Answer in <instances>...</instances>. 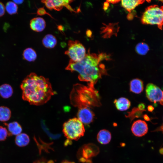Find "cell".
Here are the masks:
<instances>
[{"label":"cell","instance_id":"obj_26","mask_svg":"<svg viewBox=\"0 0 163 163\" xmlns=\"http://www.w3.org/2000/svg\"><path fill=\"white\" fill-rule=\"evenodd\" d=\"M8 135V132L7 129L5 127L0 126V141L5 140Z\"/></svg>","mask_w":163,"mask_h":163},{"label":"cell","instance_id":"obj_11","mask_svg":"<svg viewBox=\"0 0 163 163\" xmlns=\"http://www.w3.org/2000/svg\"><path fill=\"white\" fill-rule=\"evenodd\" d=\"M148 130V125L144 121L139 120L134 121L132 124L131 130L136 136L141 137L146 134Z\"/></svg>","mask_w":163,"mask_h":163},{"label":"cell","instance_id":"obj_15","mask_svg":"<svg viewBox=\"0 0 163 163\" xmlns=\"http://www.w3.org/2000/svg\"><path fill=\"white\" fill-rule=\"evenodd\" d=\"M98 142L101 144L106 145L108 143L111 139L110 133L105 129L100 130L98 133L97 137Z\"/></svg>","mask_w":163,"mask_h":163},{"label":"cell","instance_id":"obj_5","mask_svg":"<svg viewBox=\"0 0 163 163\" xmlns=\"http://www.w3.org/2000/svg\"><path fill=\"white\" fill-rule=\"evenodd\" d=\"M62 131L68 139L77 140L84 135L85 129L83 124L78 118H74L63 124Z\"/></svg>","mask_w":163,"mask_h":163},{"label":"cell","instance_id":"obj_20","mask_svg":"<svg viewBox=\"0 0 163 163\" xmlns=\"http://www.w3.org/2000/svg\"><path fill=\"white\" fill-rule=\"evenodd\" d=\"M13 89L11 86L7 84H4L0 86V95L2 98L7 99L12 96Z\"/></svg>","mask_w":163,"mask_h":163},{"label":"cell","instance_id":"obj_2","mask_svg":"<svg viewBox=\"0 0 163 163\" xmlns=\"http://www.w3.org/2000/svg\"><path fill=\"white\" fill-rule=\"evenodd\" d=\"M102 53L97 55L91 53L89 50L85 57L78 62L70 60L66 69L78 72V78L80 81L90 82L94 84L101 77L104 72V65H100L101 61L104 58Z\"/></svg>","mask_w":163,"mask_h":163},{"label":"cell","instance_id":"obj_29","mask_svg":"<svg viewBox=\"0 0 163 163\" xmlns=\"http://www.w3.org/2000/svg\"><path fill=\"white\" fill-rule=\"evenodd\" d=\"M138 108L140 110L142 111H145V104L141 103L138 106Z\"/></svg>","mask_w":163,"mask_h":163},{"label":"cell","instance_id":"obj_25","mask_svg":"<svg viewBox=\"0 0 163 163\" xmlns=\"http://www.w3.org/2000/svg\"><path fill=\"white\" fill-rule=\"evenodd\" d=\"M144 111L139 110L138 108H134L126 116L129 118L132 121L135 118H139L143 116L142 112Z\"/></svg>","mask_w":163,"mask_h":163},{"label":"cell","instance_id":"obj_30","mask_svg":"<svg viewBox=\"0 0 163 163\" xmlns=\"http://www.w3.org/2000/svg\"><path fill=\"white\" fill-rule=\"evenodd\" d=\"M34 163H53V162H47L44 159H40L34 161Z\"/></svg>","mask_w":163,"mask_h":163},{"label":"cell","instance_id":"obj_4","mask_svg":"<svg viewBox=\"0 0 163 163\" xmlns=\"http://www.w3.org/2000/svg\"><path fill=\"white\" fill-rule=\"evenodd\" d=\"M143 24L155 25L161 29L163 25V6L153 5L145 9L141 18Z\"/></svg>","mask_w":163,"mask_h":163},{"label":"cell","instance_id":"obj_37","mask_svg":"<svg viewBox=\"0 0 163 163\" xmlns=\"http://www.w3.org/2000/svg\"></svg>","mask_w":163,"mask_h":163},{"label":"cell","instance_id":"obj_21","mask_svg":"<svg viewBox=\"0 0 163 163\" xmlns=\"http://www.w3.org/2000/svg\"><path fill=\"white\" fill-rule=\"evenodd\" d=\"M22 56L24 59L30 62L34 61L37 56L35 50L30 47L27 48L24 50Z\"/></svg>","mask_w":163,"mask_h":163},{"label":"cell","instance_id":"obj_34","mask_svg":"<svg viewBox=\"0 0 163 163\" xmlns=\"http://www.w3.org/2000/svg\"><path fill=\"white\" fill-rule=\"evenodd\" d=\"M15 3L17 4H22L24 2L23 0H14L13 1Z\"/></svg>","mask_w":163,"mask_h":163},{"label":"cell","instance_id":"obj_12","mask_svg":"<svg viewBox=\"0 0 163 163\" xmlns=\"http://www.w3.org/2000/svg\"><path fill=\"white\" fill-rule=\"evenodd\" d=\"M30 26L33 30L37 32L43 31L46 26L44 20L41 17H36L31 19L30 21Z\"/></svg>","mask_w":163,"mask_h":163},{"label":"cell","instance_id":"obj_35","mask_svg":"<svg viewBox=\"0 0 163 163\" xmlns=\"http://www.w3.org/2000/svg\"><path fill=\"white\" fill-rule=\"evenodd\" d=\"M143 117L144 119L146 121H149L150 120V118L148 116L146 115L145 114L143 116Z\"/></svg>","mask_w":163,"mask_h":163},{"label":"cell","instance_id":"obj_23","mask_svg":"<svg viewBox=\"0 0 163 163\" xmlns=\"http://www.w3.org/2000/svg\"><path fill=\"white\" fill-rule=\"evenodd\" d=\"M5 7V10L10 15L15 14L17 13L18 6L13 1L7 2Z\"/></svg>","mask_w":163,"mask_h":163},{"label":"cell","instance_id":"obj_32","mask_svg":"<svg viewBox=\"0 0 163 163\" xmlns=\"http://www.w3.org/2000/svg\"><path fill=\"white\" fill-rule=\"evenodd\" d=\"M148 110L149 112H152L154 110V107L152 105H149L147 107Z\"/></svg>","mask_w":163,"mask_h":163},{"label":"cell","instance_id":"obj_36","mask_svg":"<svg viewBox=\"0 0 163 163\" xmlns=\"http://www.w3.org/2000/svg\"><path fill=\"white\" fill-rule=\"evenodd\" d=\"M61 163H75L74 162L70 161L67 160H64L62 161Z\"/></svg>","mask_w":163,"mask_h":163},{"label":"cell","instance_id":"obj_6","mask_svg":"<svg viewBox=\"0 0 163 163\" xmlns=\"http://www.w3.org/2000/svg\"><path fill=\"white\" fill-rule=\"evenodd\" d=\"M68 46V50L65 52V54L69 56L70 60L74 62H78L85 57L86 54V49L80 41L69 40Z\"/></svg>","mask_w":163,"mask_h":163},{"label":"cell","instance_id":"obj_7","mask_svg":"<svg viewBox=\"0 0 163 163\" xmlns=\"http://www.w3.org/2000/svg\"><path fill=\"white\" fill-rule=\"evenodd\" d=\"M145 93L150 101L155 104L158 102L163 105V91L158 86L153 83L148 84L146 86Z\"/></svg>","mask_w":163,"mask_h":163},{"label":"cell","instance_id":"obj_18","mask_svg":"<svg viewBox=\"0 0 163 163\" xmlns=\"http://www.w3.org/2000/svg\"><path fill=\"white\" fill-rule=\"evenodd\" d=\"M42 42L45 47L51 49L54 47L56 45L57 40L54 35L51 34H47L43 37Z\"/></svg>","mask_w":163,"mask_h":163},{"label":"cell","instance_id":"obj_17","mask_svg":"<svg viewBox=\"0 0 163 163\" xmlns=\"http://www.w3.org/2000/svg\"><path fill=\"white\" fill-rule=\"evenodd\" d=\"M144 0H122V6L129 12H130L139 5L142 4Z\"/></svg>","mask_w":163,"mask_h":163},{"label":"cell","instance_id":"obj_13","mask_svg":"<svg viewBox=\"0 0 163 163\" xmlns=\"http://www.w3.org/2000/svg\"><path fill=\"white\" fill-rule=\"evenodd\" d=\"M144 89L143 82L139 78H135L131 81L129 83L130 91L136 94L141 93Z\"/></svg>","mask_w":163,"mask_h":163},{"label":"cell","instance_id":"obj_10","mask_svg":"<svg viewBox=\"0 0 163 163\" xmlns=\"http://www.w3.org/2000/svg\"><path fill=\"white\" fill-rule=\"evenodd\" d=\"M94 115L89 107H83L79 108L77 113L78 118L83 123L89 124L94 119Z\"/></svg>","mask_w":163,"mask_h":163},{"label":"cell","instance_id":"obj_27","mask_svg":"<svg viewBox=\"0 0 163 163\" xmlns=\"http://www.w3.org/2000/svg\"><path fill=\"white\" fill-rule=\"evenodd\" d=\"M37 13L38 15L41 16L47 14L50 16L51 18H53L52 17L50 14L46 11L44 7H42L39 8L37 9Z\"/></svg>","mask_w":163,"mask_h":163},{"label":"cell","instance_id":"obj_24","mask_svg":"<svg viewBox=\"0 0 163 163\" xmlns=\"http://www.w3.org/2000/svg\"><path fill=\"white\" fill-rule=\"evenodd\" d=\"M136 50L138 54L144 55H145L149 50V47L147 44L140 43L136 46Z\"/></svg>","mask_w":163,"mask_h":163},{"label":"cell","instance_id":"obj_19","mask_svg":"<svg viewBox=\"0 0 163 163\" xmlns=\"http://www.w3.org/2000/svg\"><path fill=\"white\" fill-rule=\"evenodd\" d=\"M30 141L29 136L25 133H21L16 136L15 139L16 144L20 147L27 145L29 143Z\"/></svg>","mask_w":163,"mask_h":163},{"label":"cell","instance_id":"obj_33","mask_svg":"<svg viewBox=\"0 0 163 163\" xmlns=\"http://www.w3.org/2000/svg\"><path fill=\"white\" fill-rule=\"evenodd\" d=\"M120 1L119 0H107V2L108 3H110L112 4H115L118 2Z\"/></svg>","mask_w":163,"mask_h":163},{"label":"cell","instance_id":"obj_16","mask_svg":"<svg viewBox=\"0 0 163 163\" xmlns=\"http://www.w3.org/2000/svg\"><path fill=\"white\" fill-rule=\"evenodd\" d=\"M116 108L121 111H125L128 109L131 105L130 101L127 98L121 97L116 99L114 101Z\"/></svg>","mask_w":163,"mask_h":163},{"label":"cell","instance_id":"obj_28","mask_svg":"<svg viewBox=\"0 0 163 163\" xmlns=\"http://www.w3.org/2000/svg\"><path fill=\"white\" fill-rule=\"evenodd\" d=\"M5 7L4 4L0 2V17L2 16L5 12Z\"/></svg>","mask_w":163,"mask_h":163},{"label":"cell","instance_id":"obj_8","mask_svg":"<svg viewBox=\"0 0 163 163\" xmlns=\"http://www.w3.org/2000/svg\"><path fill=\"white\" fill-rule=\"evenodd\" d=\"M73 1V0H43L41 1L50 10L54 9L59 11L62 9L63 7H65L71 12H76L69 5V4Z\"/></svg>","mask_w":163,"mask_h":163},{"label":"cell","instance_id":"obj_31","mask_svg":"<svg viewBox=\"0 0 163 163\" xmlns=\"http://www.w3.org/2000/svg\"><path fill=\"white\" fill-rule=\"evenodd\" d=\"M161 131L163 133V124L156 129L154 131Z\"/></svg>","mask_w":163,"mask_h":163},{"label":"cell","instance_id":"obj_1","mask_svg":"<svg viewBox=\"0 0 163 163\" xmlns=\"http://www.w3.org/2000/svg\"><path fill=\"white\" fill-rule=\"evenodd\" d=\"M20 88L22 99L31 105L44 104L54 94L49 80L34 73H30L24 78Z\"/></svg>","mask_w":163,"mask_h":163},{"label":"cell","instance_id":"obj_14","mask_svg":"<svg viewBox=\"0 0 163 163\" xmlns=\"http://www.w3.org/2000/svg\"><path fill=\"white\" fill-rule=\"evenodd\" d=\"M5 125L7 126L8 130V135L9 136H17L21 134L22 131L21 126L17 121L10 122L8 124L5 123Z\"/></svg>","mask_w":163,"mask_h":163},{"label":"cell","instance_id":"obj_9","mask_svg":"<svg viewBox=\"0 0 163 163\" xmlns=\"http://www.w3.org/2000/svg\"><path fill=\"white\" fill-rule=\"evenodd\" d=\"M81 150L82 157L81 158L80 160L87 163H91L90 158L96 156L99 152L98 147L93 144L85 145Z\"/></svg>","mask_w":163,"mask_h":163},{"label":"cell","instance_id":"obj_22","mask_svg":"<svg viewBox=\"0 0 163 163\" xmlns=\"http://www.w3.org/2000/svg\"><path fill=\"white\" fill-rule=\"evenodd\" d=\"M11 110L8 107H0V121L6 122L11 117Z\"/></svg>","mask_w":163,"mask_h":163},{"label":"cell","instance_id":"obj_3","mask_svg":"<svg viewBox=\"0 0 163 163\" xmlns=\"http://www.w3.org/2000/svg\"><path fill=\"white\" fill-rule=\"evenodd\" d=\"M94 85L89 83L87 86L78 84L74 85L70 95L72 104L78 108L99 106V95Z\"/></svg>","mask_w":163,"mask_h":163}]
</instances>
